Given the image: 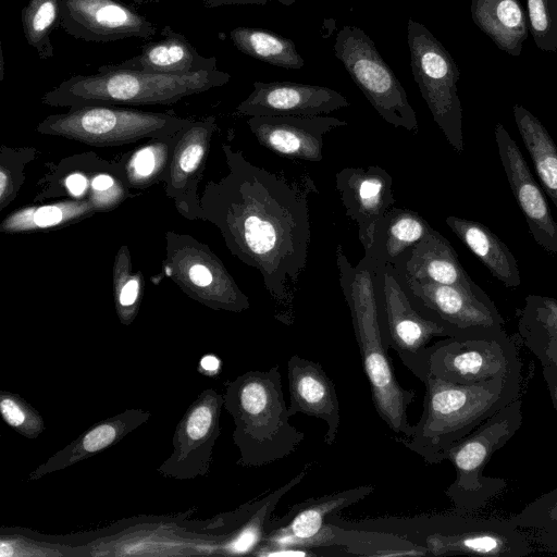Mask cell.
Listing matches in <instances>:
<instances>
[{"label":"cell","mask_w":557,"mask_h":557,"mask_svg":"<svg viewBox=\"0 0 557 557\" xmlns=\"http://www.w3.org/2000/svg\"><path fill=\"white\" fill-rule=\"evenodd\" d=\"M222 150L227 173L199 194L200 220L215 225L232 255L259 271L285 318L307 265L309 197L317 186L310 175L288 178L255 165L228 144Z\"/></svg>","instance_id":"obj_1"},{"label":"cell","mask_w":557,"mask_h":557,"mask_svg":"<svg viewBox=\"0 0 557 557\" xmlns=\"http://www.w3.org/2000/svg\"><path fill=\"white\" fill-rule=\"evenodd\" d=\"M339 285L349 308L362 367L369 381L372 401L379 417L403 437L412 434L408 417L416 399L413 389L404 388L396 379L384 344L379 313L376 263L368 253L352 265L341 245L336 248Z\"/></svg>","instance_id":"obj_2"},{"label":"cell","mask_w":557,"mask_h":557,"mask_svg":"<svg viewBox=\"0 0 557 557\" xmlns=\"http://www.w3.org/2000/svg\"><path fill=\"white\" fill-rule=\"evenodd\" d=\"M425 386L423 411L409 437L397 438L430 465L445 460L447 450L480 424L521 396L522 373L476 384H454L431 374Z\"/></svg>","instance_id":"obj_3"},{"label":"cell","mask_w":557,"mask_h":557,"mask_svg":"<svg viewBox=\"0 0 557 557\" xmlns=\"http://www.w3.org/2000/svg\"><path fill=\"white\" fill-rule=\"evenodd\" d=\"M224 408L235 428L237 465L262 467L284 459L302 443L305 433L290 422L278 366L248 371L225 384Z\"/></svg>","instance_id":"obj_4"},{"label":"cell","mask_w":557,"mask_h":557,"mask_svg":"<svg viewBox=\"0 0 557 557\" xmlns=\"http://www.w3.org/2000/svg\"><path fill=\"white\" fill-rule=\"evenodd\" d=\"M231 75L219 69L189 74H156L131 70L75 75L41 97L54 108L90 104H173L183 98L222 87Z\"/></svg>","instance_id":"obj_5"},{"label":"cell","mask_w":557,"mask_h":557,"mask_svg":"<svg viewBox=\"0 0 557 557\" xmlns=\"http://www.w3.org/2000/svg\"><path fill=\"white\" fill-rule=\"evenodd\" d=\"M522 420L519 396L447 450L445 460L454 466L456 478L445 494L458 512L485 507L506 487L503 479L485 476L483 471L492 456L517 433Z\"/></svg>","instance_id":"obj_6"},{"label":"cell","mask_w":557,"mask_h":557,"mask_svg":"<svg viewBox=\"0 0 557 557\" xmlns=\"http://www.w3.org/2000/svg\"><path fill=\"white\" fill-rule=\"evenodd\" d=\"M191 122L171 113L90 104L51 114L37 125L36 131L85 145L114 147L145 138L173 136Z\"/></svg>","instance_id":"obj_7"},{"label":"cell","mask_w":557,"mask_h":557,"mask_svg":"<svg viewBox=\"0 0 557 557\" xmlns=\"http://www.w3.org/2000/svg\"><path fill=\"white\" fill-rule=\"evenodd\" d=\"M407 40L411 72L420 94L448 144L462 153V108L457 92L460 71L442 42L412 18L407 23Z\"/></svg>","instance_id":"obj_8"},{"label":"cell","mask_w":557,"mask_h":557,"mask_svg":"<svg viewBox=\"0 0 557 557\" xmlns=\"http://www.w3.org/2000/svg\"><path fill=\"white\" fill-rule=\"evenodd\" d=\"M333 49L377 114L394 127L417 134V115L406 90L373 40L360 27L345 25L336 34Z\"/></svg>","instance_id":"obj_9"},{"label":"cell","mask_w":557,"mask_h":557,"mask_svg":"<svg viewBox=\"0 0 557 557\" xmlns=\"http://www.w3.org/2000/svg\"><path fill=\"white\" fill-rule=\"evenodd\" d=\"M381 332L387 349L421 382L426 376L425 351L435 337H457L445 325L422 315L399 284L393 263L376 264Z\"/></svg>","instance_id":"obj_10"},{"label":"cell","mask_w":557,"mask_h":557,"mask_svg":"<svg viewBox=\"0 0 557 557\" xmlns=\"http://www.w3.org/2000/svg\"><path fill=\"white\" fill-rule=\"evenodd\" d=\"M163 268L185 294L213 310L239 313L250 307L219 257L190 236L166 234Z\"/></svg>","instance_id":"obj_11"},{"label":"cell","mask_w":557,"mask_h":557,"mask_svg":"<svg viewBox=\"0 0 557 557\" xmlns=\"http://www.w3.org/2000/svg\"><path fill=\"white\" fill-rule=\"evenodd\" d=\"M425 362L428 374L460 385L508 376L522 368L507 332L492 337H444L428 346Z\"/></svg>","instance_id":"obj_12"},{"label":"cell","mask_w":557,"mask_h":557,"mask_svg":"<svg viewBox=\"0 0 557 557\" xmlns=\"http://www.w3.org/2000/svg\"><path fill=\"white\" fill-rule=\"evenodd\" d=\"M396 277L413 307L457 337H492L506 332L505 320L488 295L465 288L419 282L395 270Z\"/></svg>","instance_id":"obj_13"},{"label":"cell","mask_w":557,"mask_h":557,"mask_svg":"<svg viewBox=\"0 0 557 557\" xmlns=\"http://www.w3.org/2000/svg\"><path fill=\"white\" fill-rule=\"evenodd\" d=\"M434 523L437 528L421 544L433 556L521 557L531 553L527 536L512 520L440 516Z\"/></svg>","instance_id":"obj_14"},{"label":"cell","mask_w":557,"mask_h":557,"mask_svg":"<svg viewBox=\"0 0 557 557\" xmlns=\"http://www.w3.org/2000/svg\"><path fill=\"white\" fill-rule=\"evenodd\" d=\"M374 488L371 484L360 485L295 504L284 516L270 520L265 536L253 555L310 554L304 549L312 548L329 518L364 499Z\"/></svg>","instance_id":"obj_15"},{"label":"cell","mask_w":557,"mask_h":557,"mask_svg":"<svg viewBox=\"0 0 557 557\" xmlns=\"http://www.w3.org/2000/svg\"><path fill=\"white\" fill-rule=\"evenodd\" d=\"M222 407L224 395L213 388L198 395L175 428L173 451L158 468L160 474L188 480L209 473L212 450L221 433Z\"/></svg>","instance_id":"obj_16"},{"label":"cell","mask_w":557,"mask_h":557,"mask_svg":"<svg viewBox=\"0 0 557 557\" xmlns=\"http://www.w3.org/2000/svg\"><path fill=\"white\" fill-rule=\"evenodd\" d=\"M59 26L75 39L110 42L125 38H151L156 25L116 0H62Z\"/></svg>","instance_id":"obj_17"},{"label":"cell","mask_w":557,"mask_h":557,"mask_svg":"<svg viewBox=\"0 0 557 557\" xmlns=\"http://www.w3.org/2000/svg\"><path fill=\"white\" fill-rule=\"evenodd\" d=\"M216 128L215 117L208 116L193 121L175 135L164 190L178 212L188 220L200 219L199 183Z\"/></svg>","instance_id":"obj_18"},{"label":"cell","mask_w":557,"mask_h":557,"mask_svg":"<svg viewBox=\"0 0 557 557\" xmlns=\"http://www.w3.org/2000/svg\"><path fill=\"white\" fill-rule=\"evenodd\" d=\"M498 154L511 193L535 243L557 257V223L542 187L535 181L520 148L502 123L494 129Z\"/></svg>","instance_id":"obj_19"},{"label":"cell","mask_w":557,"mask_h":557,"mask_svg":"<svg viewBox=\"0 0 557 557\" xmlns=\"http://www.w3.org/2000/svg\"><path fill=\"white\" fill-rule=\"evenodd\" d=\"M393 178L381 166L344 168L335 174V188L346 215L358 226L363 249L371 246L376 225L396 203Z\"/></svg>","instance_id":"obj_20"},{"label":"cell","mask_w":557,"mask_h":557,"mask_svg":"<svg viewBox=\"0 0 557 557\" xmlns=\"http://www.w3.org/2000/svg\"><path fill=\"white\" fill-rule=\"evenodd\" d=\"M247 125L259 144L273 153L319 162L323 159L324 136L348 123L329 115H263L249 116Z\"/></svg>","instance_id":"obj_21"},{"label":"cell","mask_w":557,"mask_h":557,"mask_svg":"<svg viewBox=\"0 0 557 557\" xmlns=\"http://www.w3.org/2000/svg\"><path fill=\"white\" fill-rule=\"evenodd\" d=\"M252 87L249 96L236 107V115H323L350 104L344 95L325 86L257 81Z\"/></svg>","instance_id":"obj_22"},{"label":"cell","mask_w":557,"mask_h":557,"mask_svg":"<svg viewBox=\"0 0 557 557\" xmlns=\"http://www.w3.org/2000/svg\"><path fill=\"white\" fill-rule=\"evenodd\" d=\"M287 380L289 414L294 417L304 413L321 419L327 426L324 443L333 445L341 423L339 401L334 382L320 363L297 355L287 361Z\"/></svg>","instance_id":"obj_23"},{"label":"cell","mask_w":557,"mask_h":557,"mask_svg":"<svg viewBox=\"0 0 557 557\" xmlns=\"http://www.w3.org/2000/svg\"><path fill=\"white\" fill-rule=\"evenodd\" d=\"M409 278L465 288L480 296L487 294L468 275L450 243L433 227L425 237L403 252L393 263Z\"/></svg>","instance_id":"obj_24"},{"label":"cell","mask_w":557,"mask_h":557,"mask_svg":"<svg viewBox=\"0 0 557 557\" xmlns=\"http://www.w3.org/2000/svg\"><path fill=\"white\" fill-rule=\"evenodd\" d=\"M216 69V58L201 55L185 35L166 25L157 40L140 47L137 55L114 64L101 65L98 72L131 70L156 74H189Z\"/></svg>","instance_id":"obj_25"},{"label":"cell","mask_w":557,"mask_h":557,"mask_svg":"<svg viewBox=\"0 0 557 557\" xmlns=\"http://www.w3.org/2000/svg\"><path fill=\"white\" fill-rule=\"evenodd\" d=\"M151 413L143 409H126L91 425L77 438L34 469L28 481L63 470L117 444L132 431L149 420Z\"/></svg>","instance_id":"obj_26"},{"label":"cell","mask_w":557,"mask_h":557,"mask_svg":"<svg viewBox=\"0 0 557 557\" xmlns=\"http://www.w3.org/2000/svg\"><path fill=\"white\" fill-rule=\"evenodd\" d=\"M451 232L505 287L521 284L517 260L508 246L480 222L449 215L445 220Z\"/></svg>","instance_id":"obj_27"},{"label":"cell","mask_w":557,"mask_h":557,"mask_svg":"<svg viewBox=\"0 0 557 557\" xmlns=\"http://www.w3.org/2000/svg\"><path fill=\"white\" fill-rule=\"evenodd\" d=\"M470 12L476 27L499 50L512 57L521 54L529 22L520 0H471Z\"/></svg>","instance_id":"obj_28"},{"label":"cell","mask_w":557,"mask_h":557,"mask_svg":"<svg viewBox=\"0 0 557 557\" xmlns=\"http://www.w3.org/2000/svg\"><path fill=\"white\" fill-rule=\"evenodd\" d=\"M518 335L542 367L557 370V299L527 296L519 313Z\"/></svg>","instance_id":"obj_29"},{"label":"cell","mask_w":557,"mask_h":557,"mask_svg":"<svg viewBox=\"0 0 557 557\" xmlns=\"http://www.w3.org/2000/svg\"><path fill=\"white\" fill-rule=\"evenodd\" d=\"M431 228L418 212L393 207L376 225L373 242L364 253L377 265L394 263L403 252L422 240Z\"/></svg>","instance_id":"obj_30"},{"label":"cell","mask_w":557,"mask_h":557,"mask_svg":"<svg viewBox=\"0 0 557 557\" xmlns=\"http://www.w3.org/2000/svg\"><path fill=\"white\" fill-rule=\"evenodd\" d=\"M513 119L545 193L557 208V146L542 122L520 104Z\"/></svg>","instance_id":"obj_31"},{"label":"cell","mask_w":557,"mask_h":557,"mask_svg":"<svg viewBox=\"0 0 557 557\" xmlns=\"http://www.w3.org/2000/svg\"><path fill=\"white\" fill-rule=\"evenodd\" d=\"M100 212L90 197L57 205L24 208L12 212L0 224L3 233L37 232L64 223L78 222Z\"/></svg>","instance_id":"obj_32"},{"label":"cell","mask_w":557,"mask_h":557,"mask_svg":"<svg viewBox=\"0 0 557 557\" xmlns=\"http://www.w3.org/2000/svg\"><path fill=\"white\" fill-rule=\"evenodd\" d=\"M230 38L244 54L273 66L300 70L305 65L295 42L271 30L238 26L231 30Z\"/></svg>","instance_id":"obj_33"},{"label":"cell","mask_w":557,"mask_h":557,"mask_svg":"<svg viewBox=\"0 0 557 557\" xmlns=\"http://www.w3.org/2000/svg\"><path fill=\"white\" fill-rule=\"evenodd\" d=\"M175 135L151 138L119 162L127 188L145 189L164 182L175 145Z\"/></svg>","instance_id":"obj_34"},{"label":"cell","mask_w":557,"mask_h":557,"mask_svg":"<svg viewBox=\"0 0 557 557\" xmlns=\"http://www.w3.org/2000/svg\"><path fill=\"white\" fill-rule=\"evenodd\" d=\"M309 467L307 465L284 485L264 496L261 505L226 536V540L219 546L220 553L226 555L253 554L265 536L268 524L277 503L304 480Z\"/></svg>","instance_id":"obj_35"},{"label":"cell","mask_w":557,"mask_h":557,"mask_svg":"<svg viewBox=\"0 0 557 557\" xmlns=\"http://www.w3.org/2000/svg\"><path fill=\"white\" fill-rule=\"evenodd\" d=\"M61 2L62 0H29L22 10L24 37L41 60L54 55L50 35L59 26Z\"/></svg>","instance_id":"obj_36"},{"label":"cell","mask_w":557,"mask_h":557,"mask_svg":"<svg viewBox=\"0 0 557 557\" xmlns=\"http://www.w3.org/2000/svg\"><path fill=\"white\" fill-rule=\"evenodd\" d=\"M113 284L119 319L122 324L129 325L139 310L143 278L140 272H132L131 256L126 246L121 247L115 256Z\"/></svg>","instance_id":"obj_37"},{"label":"cell","mask_w":557,"mask_h":557,"mask_svg":"<svg viewBox=\"0 0 557 557\" xmlns=\"http://www.w3.org/2000/svg\"><path fill=\"white\" fill-rule=\"evenodd\" d=\"M0 413L9 426L26 438H37L45 431L40 413L12 392H0Z\"/></svg>","instance_id":"obj_38"},{"label":"cell","mask_w":557,"mask_h":557,"mask_svg":"<svg viewBox=\"0 0 557 557\" xmlns=\"http://www.w3.org/2000/svg\"><path fill=\"white\" fill-rule=\"evenodd\" d=\"M529 30L543 52L557 51V0H527Z\"/></svg>","instance_id":"obj_39"},{"label":"cell","mask_w":557,"mask_h":557,"mask_svg":"<svg viewBox=\"0 0 557 557\" xmlns=\"http://www.w3.org/2000/svg\"><path fill=\"white\" fill-rule=\"evenodd\" d=\"M33 148L11 149L2 146L0 154V210L16 196L25 181L24 169L35 157Z\"/></svg>","instance_id":"obj_40"},{"label":"cell","mask_w":557,"mask_h":557,"mask_svg":"<svg viewBox=\"0 0 557 557\" xmlns=\"http://www.w3.org/2000/svg\"><path fill=\"white\" fill-rule=\"evenodd\" d=\"M518 527H533L557 534V490L544 495L512 519Z\"/></svg>","instance_id":"obj_41"},{"label":"cell","mask_w":557,"mask_h":557,"mask_svg":"<svg viewBox=\"0 0 557 557\" xmlns=\"http://www.w3.org/2000/svg\"><path fill=\"white\" fill-rule=\"evenodd\" d=\"M65 188L72 197L84 199L87 198L88 178L81 172H74L66 176Z\"/></svg>","instance_id":"obj_42"},{"label":"cell","mask_w":557,"mask_h":557,"mask_svg":"<svg viewBox=\"0 0 557 557\" xmlns=\"http://www.w3.org/2000/svg\"><path fill=\"white\" fill-rule=\"evenodd\" d=\"M280 2L284 5H292L297 0H202V4L207 9L219 8L223 5H248V4H258L263 5L268 2Z\"/></svg>","instance_id":"obj_43"},{"label":"cell","mask_w":557,"mask_h":557,"mask_svg":"<svg viewBox=\"0 0 557 557\" xmlns=\"http://www.w3.org/2000/svg\"><path fill=\"white\" fill-rule=\"evenodd\" d=\"M221 368L220 359L212 354L203 355L198 362V372L208 376L219 374Z\"/></svg>","instance_id":"obj_44"},{"label":"cell","mask_w":557,"mask_h":557,"mask_svg":"<svg viewBox=\"0 0 557 557\" xmlns=\"http://www.w3.org/2000/svg\"><path fill=\"white\" fill-rule=\"evenodd\" d=\"M543 376L554 406L557 413V370L550 367H543Z\"/></svg>","instance_id":"obj_45"},{"label":"cell","mask_w":557,"mask_h":557,"mask_svg":"<svg viewBox=\"0 0 557 557\" xmlns=\"http://www.w3.org/2000/svg\"><path fill=\"white\" fill-rule=\"evenodd\" d=\"M137 3H146V2H152V1H158V0H133Z\"/></svg>","instance_id":"obj_46"}]
</instances>
